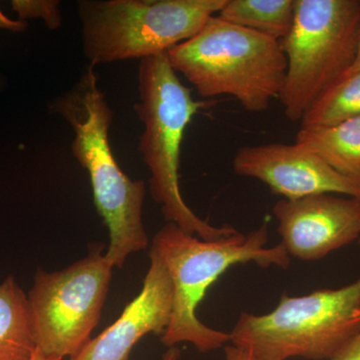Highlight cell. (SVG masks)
Wrapping results in <instances>:
<instances>
[{"label": "cell", "instance_id": "obj_3", "mask_svg": "<svg viewBox=\"0 0 360 360\" xmlns=\"http://www.w3.org/2000/svg\"><path fill=\"white\" fill-rule=\"evenodd\" d=\"M139 103L134 111L144 129L137 150L150 174L149 189L167 222L205 240L238 233L229 224L213 226L186 205L179 186L180 150L187 125L213 101H198L182 84L167 53L141 59L139 70Z\"/></svg>", "mask_w": 360, "mask_h": 360}, {"label": "cell", "instance_id": "obj_11", "mask_svg": "<svg viewBox=\"0 0 360 360\" xmlns=\"http://www.w3.org/2000/svg\"><path fill=\"white\" fill-rule=\"evenodd\" d=\"M149 257L150 265L139 295L110 326L70 360H129L132 348L143 336L165 333L172 317L174 288L158 255L150 251Z\"/></svg>", "mask_w": 360, "mask_h": 360}, {"label": "cell", "instance_id": "obj_15", "mask_svg": "<svg viewBox=\"0 0 360 360\" xmlns=\"http://www.w3.org/2000/svg\"><path fill=\"white\" fill-rule=\"evenodd\" d=\"M360 115V72L345 75L329 87L303 115L302 129L328 127Z\"/></svg>", "mask_w": 360, "mask_h": 360}, {"label": "cell", "instance_id": "obj_9", "mask_svg": "<svg viewBox=\"0 0 360 360\" xmlns=\"http://www.w3.org/2000/svg\"><path fill=\"white\" fill-rule=\"evenodd\" d=\"M281 245L290 257L316 262L360 239V200L316 194L279 200L272 207Z\"/></svg>", "mask_w": 360, "mask_h": 360}, {"label": "cell", "instance_id": "obj_19", "mask_svg": "<svg viewBox=\"0 0 360 360\" xmlns=\"http://www.w3.org/2000/svg\"><path fill=\"white\" fill-rule=\"evenodd\" d=\"M224 356L225 360H260L248 350L231 345H225Z\"/></svg>", "mask_w": 360, "mask_h": 360}, {"label": "cell", "instance_id": "obj_17", "mask_svg": "<svg viewBox=\"0 0 360 360\" xmlns=\"http://www.w3.org/2000/svg\"><path fill=\"white\" fill-rule=\"evenodd\" d=\"M329 360H360V330Z\"/></svg>", "mask_w": 360, "mask_h": 360}, {"label": "cell", "instance_id": "obj_4", "mask_svg": "<svg viewBox=\"0 0 360 360\" xmlns=\"http://www.w3.org/2000/svg\"><path fill=\"white\" fill-rule=\"evenodd\" d=\"M167 56L201 97L232 96L255 113L266 110L272 99L278 98L288 68L281 42L217 15Z\"/></svg>", "mask_w": 360, "mask_h": 360}, {"label": "cell", "instance_id": "obj_20", "mask_svg": "<svg viewBox=\"0 0 360 360\" xmlns=\"http://www.w3.org/2000/svg\"><path fill=\"white\" fill-rule=\"evenodd\" d=\"M359 72H360V33L354 61H352V65L349 66V68H348L347 72L343 75V77H345V75H354V73Z\"/></svg>", "mask_w": 360, "mask_h": 360}, {"label": "cell", "instance_id": "obj_23", "mask_svg": "<svg viewBox=\"0 0 360 360\" xmlns=\"http://www.w3.org/2000/svg\"><path fill=\"white\" fill-rule=\"evenodd\" d=\"M2 85H4V82H2L1 78H0V89H1Z\"/></svg>", "mask_w": 360, "mask_h": 360}, {"label": "cell", "instance_id": "obj_1", "mask_svg": "<svg viewBox=\"0 0 360 360\" xmlns=\"http://www.w3.org/2000/svg\"><path fill=\"white\" fill-rule=\"evenodd\" d=\"M51 110L75 131L71 151L89 175L94 205L110 232L105 257L122 269L129 255L148 246L142 219L146 182L130 179L115 160L110 142L113 111L96 68L87 65L77 84L52 101Z\"/></svg>", "mask_w": 360, "mask_h": 360}, {"label": "cell", "instance_id": "obj_7", "mask_svg": "<svg viewBox=\"0 0 360 360\" xmlns=\"http://www.w3.org/2000/svg\"><path fill=\"white\" fill-rule=\"evenodd\" d=\"M360 33V1L295 0L290 32L281 41L285 80L278 99L291 122L303 115L343 77Z\"/></svg>", "mask_w": 360, "mask_h": 360}, {"label": "cell", "instance_id": "obj_8", "mask_svg": "<svg viewBox=\"0 0 360 360\" xmlns=\"http://www.w3.org/2000/svg\"><path fill=\"white\" fill-rule=\"evenodd\" d=\"M113 269L101 246L65 269H37L27 298L35 345L45 355L71 359L91 340Z\"/></svg>", "mask_w": 360, "mask_h": 360}, {"label": "cell", "instance_id": "obj_14", "mask_svg": "<svg viewBox=\"0 0 360 360\" xmlns=\"http://www.w3.org/2000/svg\"><path fill=\"white\" fill-rule=\"evenodd\" d=\"M217 16L281 42L292 26L295 0H226Z\"/></svg>", "mask_w": 360, "mask_h": 360}, {"label": "cell", "instance_id": "obj_21", "mask_svg": "<svg viewBox=\"0 0 360 360\" xmlns=\"http://www.w3.org/2000/svg\"><path fill=\"white\" fill-rule=\"evenodd\" d=\"M180 350L176 347H169L167 352L163 354L162 360H179Z\"/></svg>", "mask_w": 360, "mask_h": 360}, {"label": "cell", "instance_id": "obj_10", "mask_svg": "<svg viewBox=\"0 0 360 360\" xmlns=\"http://www.w3.org/2000/svg\"><path fill=\"white\" fill-rule=\"evenodd\" d=\"M239 176L259 180L283 200L340 194L360 200V182L338 174L300 144L269 143L238 148L232 160Z\"/></svg>", "mask_w": 360, "mask_h": 360}, {"label": "cell", "instance_id": "obj_2", "mask_svg": "<svg viewBox=\"0 0 360 360\" xmlns=\"http://www.w3.org/2000/svg\"><path fill=\"white\" fill-rule=\"evenodd\" d=\"M151 251L165 265L174 288L172 317L160 336L161 342L168 348L191 343L202 354L220 349L231 341L229 333L205 326L196 314L213 284L236 264L283 269L290 264L281 243L269 246L266 224L248 234L238 231L217 240H205L167 222L155 234Z\"/></svg>", "mask_w": 360, "mask_h": 360}, {"label": "cell", "instance_id": "obj_13", "mask_svg": "<svg viewBox=\"0 0 360 360\" xmlns=\"http://www.w3.org/2000/svg\"><path fill=\"white\" fill-rule=\"evenodd\" d=\"M35 349L27 295L6 277L0 283V360H30Z\"/></svg>", "mask_w": 360, "mask_h": 360}, {"label": "cell", "instance_id": "obj_18", "mask_svg": "<svg viewBox=\"0 0 360 360\" xmlns=\"http://www.w3.org/2000/svg\"><path fill=\"white\" fill-rule=\"evenodd\" d=\"M27 26L26 21L11 20L0 8V30H8L11 32H25Z\"/></svg>", "mask_w": 360, "mask_h": 360}, {"label": "cell", "instance_id": "obj_24", "mask_svg": "<svg viewBox=\"0 0 360 360\" xmlns=\"http://www.w3.org/2000/svg\"><path fill=\"white\" fill-rule=\"evenodd\" d=\"M359 245H360V239H359Z\"/></svg>", "mask_w": 360, "mask_h": 360}, {"label": "cell", "instance_id": "obj_5", "mask_svg": "<svg viewBox=\"0 0 360 360\" xmlns=\"http://www.w3.org/2000/svg\"><path fill=\"white\" fill-rule=\"evenodd\" d=\"M359 330L360 277L338 290L284 293L269 314L243 312L229 342L260 360H329Z\"/></svg>", "mask_w": 360, "mask_h": 360}, {"label": "cell", "instance_id": "obj_12", "mask_svg": "<svg viewBox=\"0 0 360 360\" xmlns=\"http://www.w3.org/2000/svg\"><path fill=\"white\" fill-rule=\"evenodd\" d=\"M295 143L338 174L360 182V115L328 127H300Z\"/></svg>", "mask_w": 360, "mask_h": 360}, {"label": "cell", "instance_id": "obj_16", "mask_svg": "<svg viewBox=\"0 0 360 360\" xmlns=\"http://www.w3.org/2000/svg\"><path fill=\"white\" fill-rule=\"evenodd\" d=\"M11 7L21 21L40 18L49 30H58L63 23L58 0H13Z\"/></svg>", "mask_w": 360, "mask_h": 360}, {"label": "cell", "instance_id": "obj_22", "mask_svg": "<svg viewBox=\"0 0 360 360\" xmlns=\"http://www.w3.org/2000/svg\"><path fill=\"white\" fill-rule=\"evenodd\" d=\"M30 360H68V359H53V357L47 356V355H45L44 354V352H41V350L39 349V348L37 347V349H35V352H33L32 356L30 357Z\"/></svg>", "mask_w": 360, "mask_h": 360}, {"label": "cell", "instance_id": "obj_6", "mask_svg": "<svg viewBox=\"0 0 360 360\" xmlns=\"http://www.w3.org/2000/svg\"><path fill=\"white\" fill-rule=\"evenodd\" d=\"M226 0H80L84 56L94 66L167 53L193 37Z\"/></svg>", "mask_w": 360, "mask_h": 360}]
</instances>
